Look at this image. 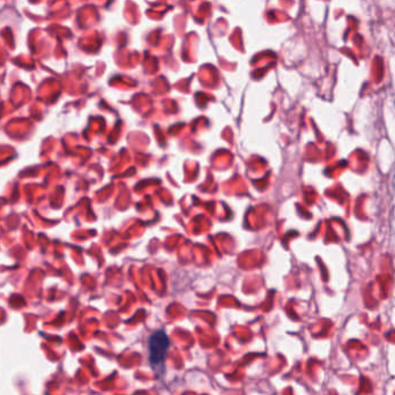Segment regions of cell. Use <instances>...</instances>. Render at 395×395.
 <instances>
[{"instance_id":"1","label":"cell","mask_w":395,"mask_h":395,"mask_svg":"<svg viewBox=\"0 0 395 395\" xmlns=\"http://www.w3.org/2000/svg\"><path fill=\"white\" fill-rule=\"evenodd\" d=\"M169 346L170 341L168 339L167 334L162 330H157L150 335L148 341L149 361L154 368L163 364Z\"/></svg>"}]
</instances>
